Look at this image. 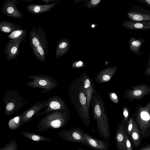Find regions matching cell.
Returning <instances> with one entry per match:
<instances>
[{"mask_svg":"<svg viewBox=\"0 0 150 150\" xmlns=\"http://www.w3.org/2000/svg\"><path fill=\"white\" fill-rule=\"evenodd\" d=\"M68 120L67 113L62 111L51 112L40 119L36 127L40 131L49 129H60L65 126Z\"/></svg>","mask_w":150,"mask_h":150,"instance_id":"cell-1","label":"cell"},{"mask_svg":"<svg viewBox=\"0 0 150 150\" xmlns=\"http://www.w3.org/2000/svg\"><path fill=\"white\" fill-rule=\"evenodd\" d=\"M135 110L133 115L141 137L143 138L149 137L150 136V101L144 106H137Z\"/></svg>","mask_w":150,"mask_h":150,"instance_id":"cell-2","label":"cell"},{"mask_svg":"<svg viewBox=\"0 0 150 150\" xmlns=\"http://www.w3.org/2000/svg\"><path fill=\"white\" fill-rule=\"evenodd\" d=\"M5 113L7 117L12 115L28 102L16 91L13 89L5 91L3 98Z\"/></svg>","mask_w":150,"mask_h":150,"instance_id":"cell-3","label":"cell"},{"mask_svg":"<svg viewBox=\"0 0 150 150\" xmlns=\"http://www.w3.org/2000/svg\"><path fill=\"white\" fill-rule=\"evenodd\" d=\"M28 77L33 80L27 82L26 85L31 88L42 89V93L50 92L58 86L55 79L45 75H31Z\"/></svg>","mask_w":150,"mask_h":150,"instance_id":"cell-4","label":"cell"},{"mask_svg":"<svg viewBox=\"0 0 150 150\" xmlns=\"http://www.w3.org/2000/svg\"><path fill=\"white\" fill-rule=\"evenodd\" d=\"M30 44L33 50L37 47L42 46L46 56L48 55V42L45 30L40 26L36 28L34 26L30 33Z\"/></svg>","mask_w":150,"mask_h":150,"instance_id":"cell-5","label":"cell"},{"mask_svg":"<svg viewBox=\"0 0 150 150\" xmlns=\"http://www.w3.org/2000/svg\"><path fill=\"white\" fill-rule=\"evenodd\" d=\"M79 127L64 129L58 134L62 139L67 141L79 143L88 146L83 135Z\"/></svg>","mask_w":150,"mask_h":150,"instance_id":"cell-6","label":"cell"},{"mask_svg":"<svg viewBox=\"0 0 150 150\" xmlns=\"http://www.w3.org/2000/svg\"><path fill=\"white\" fill-rule=\"evenodd\" d=\"M150 94V86L142 83L133 86L132 88L126 90L125 97L130 102L139 100L145 96Z\"/></svg>","mask_w":150,"mask_h":150,"instance_id":"cell-7","label":"cell"},{"mask_svg":"<svg viewBox=\"0 0 150 150\" xmlns=\"http://www.w3.org/2000/svg\"><path fill=\"white\" fill-rule=\"evenodd\" d=\"M23 38L16 39H10L7 43L4 48V52L7 59L10 61L15 59L17 60V56L20 53V46L23 40Z\"/></svg>","mask_w":150,"mask_h":150,"instance_id":"cell-8","label":"cell"},{"mask_svg":"<svg viewBox=\"0 0 150 150\" xmlns=\"http://www.w3.org/2000/svg\"><path fill=\"white\" fill-rule=\"evenodd\" d=\"M130 20L137 21H150V11L142 7H133L127 13Z\"/></svg>","mask_w":150,"mask_h":150,"instance_id":"cell-9","label":"cell"},{"mask_svg":"<svg viewBox=\"0 0 150 150\" xmlns=\"http://www.w3.org/2000/svg\"><path fill=\"white\" fill-rule=\"evenodd\" d=\"M19 2V1L17 0L6 1L3 3L2 6V13L13 18L20 19L23 18V15L16 6Z\"/></svg>","mask_w":150,"mask_h":150,"instance_id":"cell-10","label":"cell"},{"mask_svg":"<svg viewBox=\"0 0 150 150\" xmlns=\"http://www.w3.org/2000/svg\"><path fill=\"white\" fill-rule=\"evenodd\" d=\"M47 100V108L43 111L38 112L35 115V117L47 114L52 112L62 110L65 108V106L62 99L57 96L51 97Z\"/></svg>","mask_w":150,"mask_h":150,"instance_id":"cell-11","label":"cell"},{"mask_svg":"<svg viewBox=\"0 0 150 150\" xmlns=\"http://www.w3.org/2000/svg\"><path fill=\"white\" fill-rule=\"evenodd\" d=\"M80 130L89 146L96 150L108 149L109 143L108 140L97 139L84 132L82 129Z\"/></svg>","mask_w":150,"mask_h":150,"instance_id":"cell-12","label":"cell"},{"mask_svg":"<svg viewBox=\"0 0 150 150\" xmlns=\"http://www.w3.org/2000/svg\"><path fill=\"white\" fill-rule=\"evenodd\" d=\"M47 100L39 102L23 112L22 125L31 120L38 112L47 107Z\"/></svg>","mask_w":150,"mask_h":150,"instance_id":"cell-13","label":"cell"},{"mask_svg":"<svg viewBox=\"0 0 150 150\" xmlns=\"http://www.w3.org/2000/svg\"><path fill=\"white\" fill-rule=\"evenodd\" d=\"M126 123L122 120L120 124L118 125L115 134V140L117 150H126L125 135Z\"/></svg>","mask_w":150,"mask_h":150,"instance_id":"cell-14","label":"cell"},{"mask_svg":"<svg viewBox=\"0 0 150 150\" xmlns=\"http://www.w3.org/2000/svg\"><path fill=\"white\" fill-rule=\"evenodd\" d=\"M59 2V1H56L49 4L44 5L31 4L26 6V8L31 13L35 15H39L50 11Z\"/></svg>","mask_w":150,"mask_h":150,"instance_id":"cell-15","label":"cell"},{"mask_svg":"<svg viewBox=\"0 0 150 150\" xmlns=\"http://www.w3.org/2000/svg\"><path fill=\"white\" fill-rule=\"evenodd\" d=\"M122 25L125 28L130 30L145 31L150 30V21H137L126 20Z\"/></svg>","mask_w":150,"mask_h":150,"instance_id":"cell-16","label":"cell"},{"mask_svg":"<svg viewBox=\"0 0 150 150\" xmlns=\"http://www.w3.org/2000/svg\"><path fill=\"white\" fill-rule=\"evenodd\" d=\"M69 46V41L67 39L63 38L60 40L57 45L55 57L59 58L63 55L68 50Z\"/></svg>","mask_w":150,"mask_h":150,"instance_id":"cell-17","label":"cell"},{"mask_svg":"<svg viewBox=\"0 0 150 150\" xmlns=\"http://www.w3.org/2000/svg\"><path fill=\"white\" fill-rule=\"evenodd\" d=\"M145 41V40L142 38L136 39L134 37L131 38L129 41V49L135 54L142 55L143 53L139 52V51L142 44Z\"/></svg>","mask_w":150,"mask_h":150,"instance_id":"cell-18","label":"cell"},{"mask_svg":"<svg viewBox=\"0 0 150 150\" xmlns=\"http://www.w3.org/2000/svg\"><path fill=\"white\" fill-rule=\"evenodd\" d=\"M21 25L6 21L0 22V31L2 33H11L13 31L22 29Z\"/></svg>","mask_w":150,"mask_h":150,"instance_id":"cell-19","label":"cell"},{"mask_svg":"<svg viewBox=\"0 0 150 150\" xmlns=\"http://www.w3.org/2000/svg\"><path fill=\"white\" fill-rule=\"evenodd\" d=\"M130 135L134 147L137 149L141 144L142 137L138 126L134 120Z\"/></svg>","mask_w":150,"mask_h":150,"instance_id":"cell-20","label":"cell"},{"mask_svg":"<svg viewBox=\"0 0 150 150\" xmlns=\"http://www.w3.org/2000/svg\"><path fill=\"white\" fill-rule=\"evenodd\" d=\"M20 133L24 137L35 142H47L51 141V140L48 138L36 133L24 132H21Z\"/></svg>","mask_w":150,"mask_h":150,"instance_id":"cell-21","label":"cell"},{"mask_svg":"<svg viewBox=\"0 0 150 150\" xmlns=\"http://www.w3.org/2000/svg\"><path fill=\"white\" fill-rule=\"evenodd\" d=\"M23 114V113H22L9 120L8 126L10 129L12 130L16 129L22 125Z\"/></svg>","mask_w":150,"mask_h":150,"instance_id":"cell-22","label":"cell"},{"mask_svg":"<svg viewBox=\"0 0 150 150\" xmlns=\"http://www.w3.org/2000/svg\"><path fill=\"white\" fill-rule=\"evenodd\" d=\"M27 30V28H25L24 30L22 28L15 30L11 33L8 38L11 39L21 38L25 39L26 36Z\"/></svg>","mask_w":150,"mask_h":150,"instance_id":"cell-23","label":"cell"},{"mask_svg":"<svg viewBox=\"0 0 150 150\" xmlns=\"http://www.w3.org/2000/svg\"><path fill=\"white\" fill-rule=\"evenodd\" d=\"M18 146L16 142L13 140L9 141L0 150H17Z\"/></svg>","mask_w":150,"mask_h":150,"instance_id":"cell-24","label":"cell"},{"mask_svg":"<svg viewBox=\"0 0 150 150\" xmlns=\"http://www.w3.org/2000/svg\"><path fill=\"white\" fill-rule=\"evenodd\" d=\"M134 120V115H132L130 117L129 120L127 123V125L126 126V131L128 134L129 135H130L131 134L133 127Z\"/></svg>","mask_w":150,"mask_h":150,"instance_id":"cell-25","label":"cell"},{"mask_svg":"<svg viewBox=\"0 0 150 150\" xmlns=\"http://www.w3.org/2000/svg\"><path fill=\"white\" fill-rule=\"evenodd\" d=\"M125 149L126 150H133L132 143L127 134L125 135Z\"/></svg>","mask_w":150,"mask_h":150,"instance_id":"cell-26","label":"cell"},{"mask_svg":"<svg viewBox=\"0 0 150 150\" xmlns=\"http://www.w3.org/2000/svg\"><path fill=\"white\" fill-rule=\"evenodd\" d=\"M123 114L124 118V120L126 123L127 122L129 117V111L128 109L125 107L123 108Z\"/></svg>","mask_w":150,"mask_h":150,"instance_id":"cell-27","label":"cell"},{"mask_svg":"<svg viewBox=\"0 0 150 150\" xmlns=\"http://www.w3.org/2000/svg\"><path fill=\"white\" fill-rule=\"evenodd\" d=\"M100 0H92L90 1L88 4V7H95L100 3Z\"/></svg>","mask_w":150,"mask_h":150,"instance_id":"cell-28","label":"cell"},{"mask_svg":"<svg viewBox=\"0 0 150 150\" xmlns=\"http://www.w3.org/2000/svg\"><path fill=\"white\" fill-rule=\"evenodd\" d=\"M79 98L80 102L82 105H84L86 103V97L83 93H81L79 95Z\"/></svg>","mask_w":150,"mask_h":150,"instance_id":"cell-29","label":"cell"},{"mask_svg":"<svg viewBox=\"0 0 150 150\" xmlns=\"http://www.w3.org/2000/svg\"><path fill=\"white\" fill-rule=\"evenodd\" d=\"M95 113L97 116H100L101 114V111L100 106L98 105H97L95 106Z\"/></svg>","mask_w":150,"mask_h":150,"instance_id":"cell-30","label":"cell"},{"mask_svg":"<svg viewBox=\"0 0 150 150\" xmlns=\"http://www.w3.org/2000/svg\"><path fill=\"white\" fill-rule=\"evenodd\" d=\"M141 3L150 8V0H137Z\"/></svg>","mask_w":150,"mask_h":150,"instance_id":"cell-31","label":"cell"},{"mask_svg":"<svg viewBox=\"0 0 150 150\" xmlns=\"http://www.w3.org/2000/svg\"><path fill=\"white\" fill-rule=\"evenodd\" d=\"M139 150H150V144L144 145Z\"/></svg>","mask_w":150,"mask_h":150,"instance_id":"cell-32","label":"cell"},{"mask_svg":"<svg viewBox=\"0 0 150 150\" xmlns=\"http://www.w3.org/2000/svg\"><path fill=\"white\" fill-rule=\"evenodd\" d=\"M144 74L147 76H150V67H147L146 68Z\"/></svg>","mask_w":150,"mask_h":150,"instance_id":"cell-33","label":"cell"},{"mask_svg":"<svg viewBox=\"0 0 150 150\" xmlns=\"http://www.w3.org/2000/svg\"><path fill=\"white\" fill-rule=\"evenodd\" d=\"M56 1V0H42L41 2L42 3L45 2V4H50V2L52 3Z\"/></svg>","mask_w":150,"mask_h":150,"instance_id":"cell-34","label":"cell"},{"mask_svg":"<svg viewBox=\"0 0 150 150\" xmlns=\"http://www.w3.org/2000/svg\"><path fill=\"white\" fill-rule=\"evenodd\" d=\"M90 81L89 79H86L85 82L84 87L85 88H86L89 87L90 86Z\"/></svg>","mask_w":150,"mask_h":150,"instance_id":"cell-35","label":"cell"},{"mask_svg":"<svg viewBox=\"0 0 150 150\" xmlns=\"http://www.w3.org/2000/svg\"><path fill=\"white\" fill-rule=\"evenodd\" d=\"M103 80L105 81H108L110 79V77L108 75H105L103 77Z\"/></svg>","mask_w":150,"mask_h":150,"instance_id":"cell-36","label":"cell"},{"mask_svg":"<svg viewBox=\"0 0 150 150\" xmlns=\"http://www.w3.org/2000/svg\"><path fill=\"white\" fill-rule=\"evenodd\" d=\"M83 64V63L82 61H79L76 63V65L77 67H79L81 66Z\"/></svg>","mask_w":150,"mask_h":150,"instance_id":"cell-37","label":"cell"},{"mask_svg":"<svg viewBox=\"0 0 150 150\" xmlns=\"http://www.w3.org/2000/svg\"><path fill=\"white\" fill-rule=\"evenodd\" d=\"M112 97L114 99H116L117 98V96L116 95L115 93H112Z\"/></svg>","mask_w":150,"mask_h":150,"instance_id":"cell-38","label":"cell"},{"mask_svg":"<svg viewBox=\"0 0 150 150\" xmlns=\"http://www.w3.org/2000/svg\"><path fill=\"white\" fill-rule=\"evenodd\" d=\"M147 67H150V53L149 54V60L147 63Z\"/></svg>","mask_w":150,"mask_h":150,"instance_id":"cell-39","label":"cell"},{"mask_svg":"<svg viewBox=\"0 0 150 150\" xmlns=\"http://www.w3.org/2000/svg\"><path fill=\"white\" fill-rule=\"evenodd\" d=\"M24 1H27V2H31L32 1V0H24Z\"/></svg>","mask_w":150,"mask_h":150,"instance_id":"cell-40","label":"cell"},{"mask_svg":"<svg viewBox=\"0 0 150 150\" xmlns=\"http://www.w3.org/2000/svg\"><path fill=\"white\" fill-rule=\"evenodd\" d=\"M78 150H85L81 148H79L78 149Z\"/></svg>","mask_w":150,"mask_h":150,"instance_id":"cell-41","label":"cell"},{"mask_svg":"<svg viewBox=\"0 0 150 150\" xmlns=\"http://www.w3.org/2000/svg\"><path fill=\"white\" fill-rule=\"evenodd\" d=\"M33 150H35V149H33Z\"/></svg>","mask_w":150,"mask_h":150,"instance_id":"cell-42","label":"cell"}]
</instances>
